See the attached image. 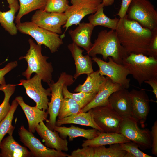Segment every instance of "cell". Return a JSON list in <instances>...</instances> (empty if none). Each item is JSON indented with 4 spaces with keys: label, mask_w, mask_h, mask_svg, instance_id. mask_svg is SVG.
<instances>
[{
    "label": "cell",
    "mask_w": 157,
    "mask_h": 157,
    "mask_svg": "<svg viewBox=\"0 0 157 157\" xmlns=\"http://www.w3.org/2000/svg\"><path fill=\"white\" fill-rule=\"evenodd\" d=\"M132 117L144 126L150 110V100L145 91L132 89L129 92Z\"/></svg>",
    "instance_id": "cell-15"
},
{
    "label": "cell",
    "mask_w": 157,
    "mask_h": 157,
    "mask_svg": "<svg viewBox=\"0 0 157 157\" xmlns=\"http://www.w3.org/2000/svg\"><path fill=\"white\" fill-rule=\"evenodd\" d=\"M1 157H30L32 156L26 147L20 145L12 135L3 139L0 145Z\"/></svg>",
    "instance_id": "cell-22"
},
{
    "label": "cell",
    "mask_w": 157,
    "mask_h": 157,
    "mask_svg": "<svg viewBox=\"0 0 157 157\" xmlns=\"http://www.w3.org/2000/svg\"><path fill=\"white\" fill-rule=\"evenodd\" d=\"M67 85L63 88V97L72 98L75 100L80 106L81 108L88 104L94 98L96 94L83 92L72 93L68 90Z\"/></svg>",
    "instance_id": "cell-34"
},
{
    "label": "cell",
    "mask_w": 157,
    "mask_h": 157,
    "mask_svg": "<svg viewBox=\"0 0 157 157\" xmlns=\"http://www.w3.org/2000/svg\"><path fill=\"white\" fill-rule=\"evenodd\" d=\"M115 31L120 43L129 55L133 53L147 56L152 31L129 19L126 15L120 18Z\"/></svg>",
    "instance_id": "cell-1"
},
{
    "label": "cell",
    "mask_w": 157,
    "mask_h": 157,
    "mask_svg": "<svg viewBox=\"0 0 157 157\" xmlns=\"http://www.w3.org/2000/svg\"><path fill=\"white\" fill-rule=\"evenodd\" d=\"M122 88L119 84L113 82L108 77L102 88L93 99L81 109V111L86 112L96 107L109 104L108 99L110 95Z\"/></svg>",
    "instance_id": "cell-20"
},
{
    "label": "cell",
    "mask_w": 157,
    "mask_h": 157,
    "mask_svg": "<svg viewBox=\"0 0 157 157\" xmlns=\"http://www.w3.org/2000/svg\"><path fill=\"white\" fill-rule=\"evenodd\" d=\"M15 99L11 105L10 109L6 117L0 122V145L6 134L13 135L15 127L12 125L14 114L19 105Z\"/></svg>",
    "instance_id": "cell-30"
},
{
    "label": "cell",
    "mask_w": 157,
    "mask_h": 157,
    "mask_svg": "<svg viewBox=\"0 0 157 157\" xmlns=\"http://www.w3.org/2000/svg\"><path fill=\"white\" fill-rule=\"evenodd\" d=\"M54 130L58 132L60 137L62 138H66L68 137L70 141L78 137H83L88 140H91L97 137L100 132L95 129H85L73 125L70 127L55 126Z\"/></svg>",
    "instance_id": "cell-23"
},
{
    "label": "cell",
    "mask_w": 157,
    "mask_h": 157,
    "mask_svg": "<svg viewBox=\"0 0 157 157\" xmlns=\"http://www.w3.org/2000/svg\"><path fill=\"white\" fill-rule=\"evenodd\" d=\"M42 80L36 74L28 79H21V84L25 88L28 96L36 103L39 109L46 111L48 108V97L51 96L50 88L45 89L42 86Z\"/></svg>",
    "instance_id": "cell-13"
},
{
    "label": "cell",
    "mask_w": 157,
    "mask_h": 157,
    "mask_svg": "<svg viewBox=\"0 0 157 157\" xmlns=\"http://www.w3.org/2000/svg\"><path fill=\"white\" fill-rule=\"evenodd\" d=\"M92 59L98 66L101 75L108 76L113 82L119 84L123 88H129L131 79L127 78V76L130 73L124 65L116 63L110 57H108L107 62L96 56Z\"/></svg>",
    "instance_id": "cell-9"
},
{
    "label": "cell",
    "mask_w": 157,
    "mask_h": 157,
    "mask_svg": "<svg viewBox=\"0 0 157 157\" xmlns=\"http://www.w3.org/2000/svg\"><path fill=\"white\" fill-rule=\"evenodd\" d=\"M94 157H124L126 152L123 150L119 143L110 145L108 148L105 146L94 147Z\"/></svg>",
    "instance_id": "cell-31"
},
{
    "label": "cell",
    "mask_w": 157,
    "mask_h": 157,
    "mask_svg": "<svg viewBox=\"0 0 157 157\" xmlns=\"http://www.w3.org/2000/svg\"><path fill=\"white\" fill-rule=\"evenodd\" d=\"M109 104L123 119L133 118L129 92L122 88L113 93L109 97Z\"/></svg>",
    "instance_id": "cell-16"
},
{
    "label": "cell",
    "mask_w": 157,
    "mask_h": 157,
    "mask_svg": "<svg viewBox=\"0 0 157 157\" xmlns=\"http://www.w3.org/2000/svg\"><path fill=\"white\" fill-rule=\"evenodd\" d=\"M16 0H7V1L9 4V6H10L14 3Z\"/></svg>",
    "instance_id": "cell-45"
},
{
    "label": "cell",
    "mask_w": 157,
    "mask_h": 157,
    "mask_svg": "<svg viewBox=\"0 0 157 157\" xmlns=\"http://www.w3.org/2000/svg\"><path fill=\"white\" fill-rule=\"evenodd\" d=\"M35 131L45 142L47 147L60 151L68 150V142L66 138L60 137L56 131L49 129L44 121L40 122L35 128Z\"/></svg>",
    "instance_id": "cell-17"
},
{
    "label": "cell",
    "mask_w": 157,
    "mask_h": 157,
    "mask_svg": "<svg viewBox=\"0 0 157 157\" xmlns=\"http://www.w3.org/2000/svg\"><path fill=\"white\" fill-rule=\"evenodd\" d=\"M124 157H134V156L131 153L126 152Z\"/></svg>",
    "instance_id": "cell-44"
},
{
    "label": "cell",
    "mask_w": 157,
    "mask_h": 157,
    "mask_svg": "<svg viewBox=\"0 0 157 157\" xmlns=\"http://www.w3.org/2000/svg\"><path fill=\"white\" fill-rule=\"evenodd\" d=\"M16 100L23 111L28 123V131L33 133L35 132V128L39 123L48 120V112L40 110L36 106L32 107L26 104L21 96L16 97Z\"/></svg>",
    "instance_id": "cell-19"
},
{
    "label": "cell",
    "mask_w": 157,
    "mask_h": 157,
    "mask_svg": "<svg viewBox=\"0 0 157 157\" xmlns=\"http://www.w3.org/2000/svg\"><path fill=\"white\" fill-rule=\"evenodd\" d=\"M94 27L89 22H83L80 23L75 29L70 30L68 32L73 42L88 52L92 45L91 37Z\"/></svg>",
    "instance_id": "cell-21"
},
{
    "label": "cell",
    "mask_w": 157,
    "mask_h": 157,
    "mask_svg": "<svg viewBox=\"0 0 157 157\" xmlns=\"http://www.w3.org/2000/svg\"><path fill=\"white\" fill-rule=\"evenodd\" d=\"M28 42L30 48L27 53L19 59H25L28 63L27 67L22 75L28 79L31 74L35 73L43 82L49 83L52 80L53 72L51 63L47 61L48 57L42 55L41 45L35 44L31 39H29Z\"/></svg>",
    "instance_id": "cell-3"
},
{
    "label": "cell",
    "mask_w": 157,
    "mask_h": 157,
    "mask_svg": "<svg viewBox=\"0 0 157 157\" xmlns=\"http://www.w3.org/2000/svg\"><path fill=\"white\" fill-rule=\"evenodd\" d=\"M102 4L106 6L112 5L114 3L115 0H102Z\"/></svg>",
    "instance_id": "cell-43"
},
{
    "label": "cell",
    "mask_w": 157,
    "mask_h": 157,
    "mask_svg": "<svg viewBox=\"0 0 157 157\" xmlns=\"http://www.w3.org/2000/svg\"><path fill=\"white\" fill-rule=\"evenodd\" d=\"M16 26L18 31L30 35L38 44L44 45L52 53L57 51L63 43L58 34L39 27L31 22H20Z\"/></svg>",
    "instance_id": "cell-6"
},
{
    "label": "cell",
    "mask_w": 157,
    "mask_h": 157,
    "mask_svg": "<svg viewBox=\"0 0 157 157\" xmlns=\"http://www.w3.org/2000/svg\"><path fill=\"white\" fill-rule=\"evenodd\" d=\"M73 76L67 74L65 72H62L58 79L55 83L52 80L48 84L51 90V98L49 102L47 110L49 117L45 125L50 129L53 131L56 126V123L63 98V88L66 85L69 86L74 82Z\"/></svg>",
    "instance_id": "cell-5"
},
{
    "label": "cell",
    "mask_w": 157,
    "mask_h": 157,
    "mask_svg": "<svg viewBox=\"0 0 157 157\" xmlns=\"http://www.w3.org/2000/svg\"><path fill=\"white\" fill-rule=\"evenodd\" d=\"M119 144L123 150L131 153L133 155L134 157H152L140 151L138 149V145L131 141Z\"/></svg>",
    "instance_id": "cell-36"
},
{
    "label": "cell",
    "mask_w": 157,
    "mask_h": 157,
    "mask_svg": "<svg viewBox=\"0 0 157 157\" xmlns=\"http://www.w3.org/2000/svg\"><path fill=\"white\" fill-rule=\"evenodd\" d=\"M47 0H19V10L15 17V23H20L21 18L31 11L36 10H44Z\"/></svg>",
    "instance_id": "cell-29"
},
{
    "label": "cell",
    "mask_w": 157,
    "mask_h": 157,
    "mask_svg": "<svg viewBox=\"0 0 157 157\" xmlns=\"http://www.w3.org/2000/svg\"><path fill=\"white\" fill-rule=\"evenodd\" d=\"M97 124L106 133H119L123 119L109 104L97 106L90 109Z\"/></svg>",
    "instance_id": "cell-11"
},
{
    "label": "cell",
    "mask_w": 157,
    "mask_h": 157,
    "mask_svg": "<svg viewBox=\"0 0 157 157\" xmlns=\"http://www.w3.org/2000/svg\"><path fill=\"white\" fill-rule=\"evenodd\" d=\"M74 124L88 126L96 129L100 132H104L95 122L90 110L86 112H81L56 121V126H60L63 124Z\"/></svg>",
    "instance_id": "cell-26"
},
{
    "label": "cell",
    "mask_w": 157,
    "mask_h": 157,
    "mask_svg": "<svg viewBox=\"0 0 157 157\" xmlns=\"http://www.w3.org/2000/svg\"><path fill=\"white\" fill-rule=\"evenodd\" d=\"M102 1V0H71L72 5L64 13L67 21L63 26L65 29L60 36V38L62 39L65 37V33L69 27L78 24L86 16L95 13Z\"/></svg>",
    "instance_id": "cell-8"
},
{
    "label": "cell",
    "mask_w": 157,
    "mask_h": 157,
    "mask_svg": "<svg viewBox=\"0 0 157 157\" xmlns=\"http://www.w3.org/2000/svg\"><path fill=\"white\" fill-rule=\"evenodd\" d=\"M8 7L10 10L6 12L0 11V23L10 34L14 35L17 34L18 31L14 22L15 14L19 8L18 1L16 0Z\"/></svg>",
    "instance_id": "cell-27"
},
{
    "label": "cell",
    "mask_w": 157,
    "mask_h": 157,
    "mask_svg": "<svg viewBox=\"0 0 157 157\" xmlns=\"http://www.w3.org/2000/svg\"><path fill=\"white\" fill-rule=\"evenodd\" d=\"M138 124L133 118L123 119L120 127L119 133L136 144L142 150L151 148L152 141L150 131L147 128L140 129Z\"/></svg>",
    "instance_id": "cell-10"
},
{
    "label": "cell",
    "mask_w": 157,
    "mask_h": 157,
    "mask_svg": "<svg viewBox=\"0 0 157 157\" xmlns=\"http://www.w3.org/2000/svg\"><path fill=\"white\" fill-rule=\"evenodd\" d=\"M17 65V62L15 61L10 62L3 68L0 69V85H3L6 84L4 76Z\"/></svg>",
    "instance_id": "cell-39"
},
{
    "label": "cell",
    "mask_w": 157,
    "mask_h": 157,
    "mask_svg": "<svg viewBox=\"0 0 157 157\" xmlns=\"http://www.w3.org/2000/svg\"><path fill=\"white\" fill-rule=\"evenodd\" d=\"M122 63L140 86L146 80L157 77V59L152 57L131 53L123 60Z\"/></svg>",
    "instance_id": "cell-4"
},
{
    "label": "cell",
    "mask_w": 157,
    "mask_h": 157,
    "mask_svg": "<svg viewBox=\"0 0 157 157\" xmlns=\"http://www.w3.org/2000/svg\"><path fill=\"white\" fill-rule=\"evenodd\" d=\"M132 0H122L120 9L117 14L120 18H122L126 14L127 11Z\"/></svg>",
    "instance_id": "cell-41"
},
{
    "label": "cell",
    "mask_w": 157,
    "mask_h": 157,
    "mask_svg": "<svg viewBox=\"0 0 157 157\" xmlns=\"http://www.w3.org/2000/svg\"><path fill=\"white\" fill-rule=\"evenodd\" d=\"M64 13L47 12L38 10L33 15L31 22L38 26L58 34L62 33L61 26L67 22Z\"/></svg>",
    "instance_id": "cell-14"
},
{
    "label": "cell",
    "mask_w": 157,
    "mask_h": 157,
    "mask_svg": "<svg viewBox=\"0 0 157 157\" xmlns=\"http://www.w3.org/2000/svg\"><path fill=\"white\" fill-rule=\"evenodd\" d=\"M15 88V85L11 84L0 86V90L3 91L4 94L3 101L0 105V122L6 117L10 109L9 100L14 93Z\"/></svg>",
    "instance_id": "cell-33"
},
{
    "label": "cell",
    "mask_w": 157,
    "mask_h": 157,
    "mask_svg": "<svg viewBox=\"0 0 157 157\" xmlns=\"http://www.w3.org/2000/svg\"><path fill=\"white\" fill-rule=\"evenodd\" d=\"M130 141L119 133L100 132L99 135L95 138L91 140H87L83 141L82 146V147H95L107 145H110Z\"/></svg>",
    "instance_id": "cell-25"
},
{
    "label": "cell",
    "mask_w": 157,
    "mask_h": 157,
    "mask_svg": "<svg viewBox=\"0 0 157 157\" xmlns=\"http://www.w3.org/2000/svg\"><path fill=\"white\" fill-rule=\"evenodd\" d=\"M92 57L101 55L106 61L110 57L116 63L123 65V60L129 54L120 43L116 32L111 29L99 32L90 50L86 53Z\"/></svg>",
    "instance_id": "cell-2"
},
{
    "label": "cell",
    "mask_w": 157,
    "mask_h": 157,
    "mask_svg": "<svg viewBox=\"0 0 157 157\" xmlns=\"http://www.w3.org/2000/svg\"><path fill=\"white\" fill-rule=\"evenodd\" d=\"M144 82L149 85L152 88V91L157 99V77H154L145 81Z\"/></svg>",
    "instance_id": "cell-42"
},
{
    "label": "cell",
    "mask_w": 157,
    "mask_h": 157,
    "mask_svg": "<svg viewBox=\"0 0 157 157\" xmlns=\"http://www.w3.org/2000/svg\"><path fill=\"white\" fill-rule=\"evenodd\" d=\"M67 157H94V147L85 146L72 151Z\"/></svg>",
    "instance_id": "cell-37"
},
{
    "label": "cell",
    "mask_w": 157,
    "mask_h": 157,
    "mask_svg": "<svg viewBox=\"0 0 157 157\" xmlns=\"http://www.w3.org/2000/svg\"><path fill=\"white\" fill-rule=\"evenodd\" d=\"M152 141L151 153L157 156V121L154 122L150 131Z\"/></svg>",
    "instance_id": "cell-40"
},
{
    "label": "cell",
    "mask_w": 157,
    "mask_h": 157,
    "mask_svg": "<svg viewBox=\"0 0 157 157\" xmlns=\"http://www.w3.org/2000/svg\"><path fill=\"white\" fill-rule=\"evenodd\" d=\"M69 6L68 0H47L44 10L49 13H64Z\"/></svg>",
    "instance_id": "cell-35"
},
{
    "label": "cell",
    "mask_w": 157,
    "mask_h": 157,
    "mask_svg": "<svg viewBox=\"0 0 157 157\" xmlns=\"http://www.w3.org/2000/svg\"><path fill=\"white\" fill-rule=\"evenodd\" d=\"M127 17L152 31L157 28V11L149 0H132L127 11Z\"/></svg>",
    "instance_id": "cell-7"
},
{
    "label": "cell",
    "mask_w": 157,
    "mask_h": 157,
    "mask_svg": "<svg viewBox=\"0 0 157 157\" xmlns=\"http://www.w3.org/2000/svg\"><path fill=\"white\" fill-rule=\"evenodd\" d=\"M67 47L74 61L76 72L73 77L75 80L81 75H88L94 72L92 59L90 56L83 55L84 50L73 42L68 44Z\"/></svg>",
    "instance_id": "cell-18"
},
{
    "label": "cell",
    "mask_w": 157,
    "mask_h": 157,
    "mask_svg": "<svg viewBox=\"0 0 157 157\" xmlns=\"http://www.w3.org/2000/svg\"><path fill=\"white\" fill-rule=\"evenodd\" d=\"M85 82L75 89L76 92H83L97 94L105 83L108 77L100 75L99 70L88 74Z\"/></svg>",
    "instance_id": "cell-24"
},
{
    "label": "cell",
    "mask_w": 157,
    "mask_h": 157,
    "mask_svg": "<svg viewBox=\"0 0 157 157\" xmlns=\"http://www.w3.org/2000/svg\"><path fill=\"white\" fill-rule=\"evenodd\" d=\"M18 133L20 141L29 149L32 156L35 157H66L68 155L44 146L33 133L27 130L23 125L19 128Z\"/></svg>",
    "instance_id": "cell-12"
},
{
    "label": "cell",
    "mask_w": 157,
    "mask_h": 157,
    "mask_svg": "<svg viewBox=\"0 0 157 157\" xmlns=\"http://www.w3.org/2000/svg\"><path fill=\"white\" fill-rule=\"evenodd\" d=\"M1 157V154H0V157Z\"/></svg>",
    "instance_id": "cell-46"
},
{
    "label": "cell",
    "mask_w": 157,
    "mask_h": 157,
    "mask_svg": "<svg viewBox=\"0 0 157 157\" xmlns=\"http://www.w3.org/2000/svg\"><path fill=\"white\" fill-rule=\"evenodd\" d=\"M81 108L74 99L63 97L58 115V119H60L74 115L81 112Z\"/></svg>",
    "instance_id": "cell-32"
},
{
    "label": "cell",
    "mask_w": 157,
    "mask_h": 157,
    "mask_svg": "<svg viewBox=\"0 0 157 157\" xmlns=\"http://www.w3.org/2000/svg\"><path fill=\"white\" fill-rule=\"evenodd\" d=\"M152 37L148 48L147 56L157 59V28L152 31Z\"/></svg>",
    "instance_id": "cell-38"
},
{
    "label": "cell",
    "mask_w": 157,
    "mask_h": 157,
    "mask_svg": "<svg viewBox=\"0 0 157 157\" xmlns=\"http://www.w3.org/2000/svg\"><path fill=\"white\" fill-rule=\"evenodd\" d=\"M104 7L101 3L95 13L88 17L89 22L94 27L97 26H101L115 30L119 19L115 17L111 19L106 16L104 12Z\"/></svg>",
    "instance_id": "cell-28"
}]
</instances>
